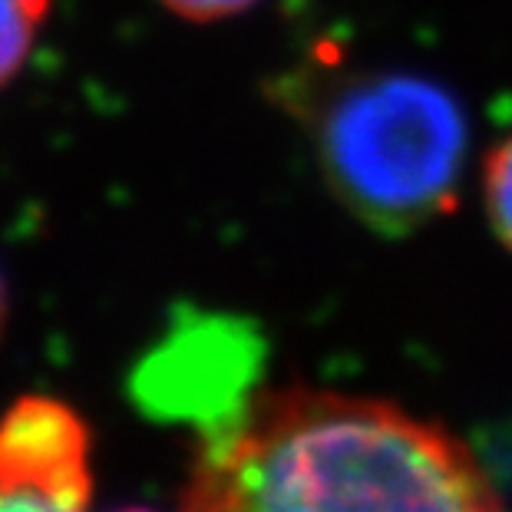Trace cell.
Here are the masks:
<instances>
[{
    "label": "cell",
    "mask_w": 512,
    "mask_h": 512,
    "mask_svg": "<svg viewBox=\"0 0 512 512\" xmlns=\"http://www.w3.org/2000/svg\"><path fill=\"white\" fill-rule=\"evenodd\" d=\"M53 0H0V90L27 67Z\"/></svg>",
    "instance_id": "277c9868"
},
{
    "label": "cell",
    "mask_w": 512,
    "mask_h": 512,
    "mask_svg": "<svg viewBox=\"0 0 512 512\" xmlns=\"http://www.w3.org/2000/svg\"><path fill=\"white\" fill-rule=\"evenodd\" d=\"M483 205L493 235L512 252V133L483 162Z\"/></svg>",
    "instance_id": "5b68a950"
},
{
    "label": "cell",
    "mask_w": 512,
    "mask_h": 512,
    "mask_svg": "<svg viewBox=\"0 0 512 512\" xmlns=\"http://www.w3.org/2000/svg\"><path fill=\"white\" fill-rule=\"evenodd\" d=\"M169 14H176L192 24H219V20L238 17L252 10L258 0H159Z\"/></svg>",
    "instance_id": "8992f818"
},
{
    "label": "cell",
    "mask_w": 512,
    "mask_h": 512,
    "mask_svg": "<svg viewBox=\"0 0 512 512\" xmlns=\"http://www.w3.org/2000/svg\"><path fill=\"white\" fill-rule=\"evenodd\" d=\"M90 430L70 403L20 397L0 417V512H90Z\"/></svg>",
    "instance_id": "3957f363"
},
{
    "label": "cell",
    "mask_w": 512,
    "mask_h": 512,
    "mask_svg": "<svg viewBox=\"0 0 512 512\" xmlns=\"http://www.w3.org/2000/svg\"><path fill=\"white\" fill-rule=\"evenodd\" d=\"M7 314H10V294H7L4 271H0V337H4V328H7Z\"/></svg>",
    "instance_id": "52a82bcc"
},
{
    "label": "cell",
    "mask_w": 512,
    "mask_h": 512,
    "mask_svg": "<svg viewBox=\"0 0 512 512\" xmlns=\"http://www.w3.org/2000/svg\"><path fill=\"white\" fill-rule=\"evenodd\" d=\"M185 512H503L443 427L377 397L288 387L209 437Z\"/></svg>",
    "instance_id": "6da1fadb"
},
{
    "label": "cell",
    "mask_w": 512,
    "mask_h": 512,
    "mask_svg": "<svg viewBox=\"0 0 512 512\" xmlns=\"http://www.w3.org/2000/svg\"><path fill=\"white\" fill-rule=\"evenodd\" d=\"M119 512H152V509H119Z\"/></svg>",
    "instance_id": "ba28073f"
},
{
    "label": "cell",
    "mask_w": 512,
    "mask_h": 512,
    "mask_svg": "<svg viewBox=\"0 0 512 512\" xmlns=\"http://www.w3.org/2000/svg\"><path fill=\"white\" fill-rule=\"evenodd\" d=\"M285 103L304 119L328 189L380 235H410L460 199L470 123L437 80L407 70L321 67Z\"/></svg>",
    "instance_id": "7a4b0ae2"
}]
</instances>
